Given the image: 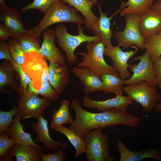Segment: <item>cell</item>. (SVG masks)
I'll return each mask as SVG.
<instances>
[{
	"label": "cell",
	"mask_w": 161,
	"mask_h": 161,
	"mask_svg": "<svg viewBox=\"0 0 161 161\" xmlns=\"http://www.w3.org/2000/svg\"><path fill=\"white\" fill-rule=\"evenodd\" d=\"M153 64L156 78V85L161 91V56Z\"/></svg>",
	"instance_id": "f35d334b"
},
{
	"label": "cell",
	"mask_w": 161,
	"mask_h": 161,
	"mask_svg": "<svg viewBox=\"0 0 161 161\" xmlns=\"http://www.w3.org/2000/svg\"><path fill=\"white\" fill-rule=\"evenodd\" d=\"M42 150L32 145L17 143L9 150L10 157H15L16 161H41Z\"/></svg>",
	"instance_id": "d6986e66"
},
{
	"label": "cell",
	"mask_w": 161,
	"mask_h": 161,
	"mask_svg": "<svg viewBox=\"0 0 161 161\" xmlns=\"http://www.w3.org/2000/svg\"><path fill=\"white\" fill-rule=\"evenodd\" d=\"M103 128H96L84 136L86 159L89 161H112L113 157L109 154L107 135L103 134Z\"/></svg>",
	"instance_id": "5b68a950"
},
{
	"label": "cell",
	"mask_w": 161,
	"mask_h": 161,
	"mask_svg": "<svg viewBox=\"0 0 161 161\" xmlns=\"http://www.w3.org/2000/svg\"><path fill=\"white\" fill-rule=\"evenodd\" d=\"M153 2L148 0H128L126 3L122 4L119 10L126 7L121 11L120 15L123 16L134 14L141 17Z\"/></svg>",
	"instance_id": "83f0119b"
},
{
	"label": "cell",
	"mask_w": 161,
	"mask_h": 161,
	"mask_svg": "<svg viewBox=\"0 0 161 161\" xmlns=\"http://www.w3.org/2000/svg\"><path fill=\"white\" fill-rule=\"evenodd\" d=\"M11 34L7 27L1 22L0 24V41H6L10 37Z\"/></svg>",
	"instance_id": "ab89813d"
},
{
	"label": "cell",
	"mask_w": 161,
	"mask_h": 161,
	"mask_svg": "<svg viewBox=\"0 0 161 161\" xmlns=\"http://www.w3.org/2000/svg\"><path fill=\"white\" fill-rule=\"evenodd\" d=\"M98 0H90L92 3V6H94V5H95L96 4V3L97 1H98Z\"/></svg>",
	"instance_id": "7bdbcfd3"
},
{
	"label": "cell",
	"mask_w": 161,
	"mask_h": 161,
	"mask_svg": "<svg viewBox=\"0 0 161 161\" xmlns=\"http://www.w3.org/2000/svg\"><path fill=\"white\" fill-rule=\"evenodd\" d=\"M37 119V122L32 124L33 129L37 134L35 142H41L48 150L52 151H55L59 147L62 146L64 143L61 141H56L50 137L48 121L42 115Z\"/></svg>",
	"instance_id": "ac0fdd59"
},
{
	"label": "cell",
	"mask_w": 161,
	"mask_h": 161,
	"mask_svg": "<svg viewBox=\"0 0 161 161\" xmlns=\"http://www.w3.org/2000/svg\"><path fill=\"white\" fill-rule=\"evenodd\" d=\"M16 40L25 53L33 51L39 52L41 47L39 39L29 33H22L17 36Z\"/></svg>",
	"instance_id": "f546056e"
},
{
	"label": "cell",
	"mask_w": 161,
	"mask_h": 161,
	"mask_svg": "<svg viewBox=\"0 0 161 161\" xmlns=\"http://www.w3.org/2000/svg\"><path fill=\"white\" fill-rule=\"evenodd\" d=\"M55 35V31L52 29L47 28L44 31L43 41L39 52L49 62L53 61L60 65H65L67 58L56 46Z\"/></svg>",
	"instance_id": "7c38bea8"
},
{
	"label": "cell",
	"mask_w": 161,
	"mask_h": 161,
	"mask_svg": "<svg viewBox=\"0 0 161 161\" xmlns=\"http://www.w3.org/2000/svg\"><path fill=\"white\" fill-rule=\"evenodd\" d=\"M149 8L161 11V0H157L153 2L150 6Z\"/></svg>",
	"instance_id": "60d3db41"
},
{
	"label": "cell",
	"mask_w": 161,
	"mask_h": 161,
	"mask_svg": "<svg viewBox=\"0 0 161 161\" xmlns=\"http://www.w3.org/2000/svg\"><path fill=\"white\" fill-rule=\"evenodd\" d=\"M149 1H152V2H154V1L155 0H148Z\"/></svg>",
	"instance_id": "f6af8a7d"
},
{
	"label": "cell",
	"mask_w": 161,
	"mask_h": 161,
	"mask_svg": "<svg viewBox=\"0 0 161 161\" xmlns=\"http://www.w3.org/2000/svg\"><path fill=\"white\" fill-rule=\"evenodd\" d=\"M60 0H34L32 3L22 7L21 10L24 12L28 10L36 9L46 13L56 1Z\"/></svg>",
	"instance_id": "836d02e7"
},
{
	"label": "cell",
	"mask_w": 161,
	"mask_h": 161,
	"mask_svg": "<svg viewBox=\"0 0 161 161\" xmlns=\"http://www.w3.org/2000/svg\"><path fill=\"white\" fill-rule=\"evenodd\" d=\"M125 16L126 25L124 30L116 32L114 35L118 42L117 46L125 48H132L134 45L143 50L145 38L140 30L141 17L134 14Z\"/></svg>",
	"instance_id": "ba28073f"
},
{
	"label": "cell",
	"mask_w": 161,
	"mask_h": 161,
	"mask_svg": "<svg viewBox=\"0 0 161 161\" xmlns=\"http://www.w3.org/2000/svg\"><path fill=\"white\" fill-rule=\"evenodd\" d=\"M106 47L104 42L100 40L87 42V52L80 53L82 61L76 66L88 68L101 79L102 75L115 71L112 66L109 65L104 59V52Z\"/></svg>",
	"instance_id": "277c9868"
},
{
	"label": "cell",
	"mask_w": 161,
	"mask_h": 161,
	"mask_svg": "<svg viewBox=\"0 0 161 161\" xmlns=\"http://www.w3.org/2000/svg\"><path fill=\"white\" fill-rule=\"evenodd\" d=\"M17 143L6 131L0 134V158L8 155L10 149Z\"/></svg>",
	"instance_id": "d590c367"
},
{
	"label": "cell",
	"mask_w": 161,
	"mask_h": 161,
	"mask_svg": "<svg viewBox=\"0 0 161 161\" xmlns=\"http://www.w3.org/2000/svg\"><path fill=\"white\" fill-rule=\"evenodd\" d=\"M24 56L22 69L31 79L34 88L39 89L44 82L49 81L48 66L46 59L36 51L25 53Z\"/></svg>",
	"instance_id": "52a82bcc"
},
{
	"label": "cell",
	"mask_w": 161,
	"mask_h": 161,
	"mask_svg": "<svg viewBox=\"0 0 161 161\" xmlns=\"http://www.w3.org/2000/svg\"><path fill=\"white\" fill-rule=\"evenodd\" d=\"M71 106L75 113V118L69 125L77 134L84 137L89 132L97 128L123 125L134 128L140 119L128 113L126 110L112 108L93 113L84 109L77 99H74Z\"/></svg>",
	"instance_id": "6da1fadb"
},
{
	"label": "cell",
	"mask_w": 161,
	"mask_h": 161,
	"mask_svg": "<svg viewBox=\"0 0 161 161\" xmlns=\"http://www.w3.org/2000/svg\"><path fill=\"white\" fill-rule=\"evenodd\" d=\"M100 16L97 20L91 27L90 29L95 35L98 36L104 43L106 47L111 46L112 31L110 29L112 17H108L103 12L100 4H97Z\"/></svg>",
	"instance_id": "44dd1931"
},
{
	"label": "cell",
	"mask_w": 161,
	"mask_h": 161,
	"mask_svg": "<svg viewBox=\"0 0 161 161\" xmlns=\"http://www.w3.org/2000/svg\"><path fill=\"white\" fill-rule=\"evenodd\" d=\"M5 0H0V4L4 3Z\"/></svg>",
	"instance_id": "ee69618b"
},
{
	"label": "cell",
	"mask_w": 161,
	"mask_h": 161,
	"mask_svg": "<svg viewBox=\"0 0 161 161\" xmlns=\"http://www.w3.org/2000/svg\"><path fill=\"white\" fill-rule=\"evenodd\" d=\"M134 60H139V62L137 64L130 65L129 68L133 74L128 79L124 80V84L131 85L145 81L156 86V78L153 63L148 52L146 50L143 54L137 56Z\"/></svg>",
	"instance_id": "30bf717a"
},
{
	"label": "cell",
	"mask_w": 161,
	"mask_h": 161,
	"mask_svg": "<svg viewBox=\"0 0 161 161\" xmlns=\"http://www.w3.org/2000/svg\"><path fill=\"white\" fill-rule=\"evenodd\" d=\"M70 103L63 100L60 101V106L58 109H53L52 114L50 128L54 129L63 125L70 124L74 119L69 111Z\"/></svg>",
	"instance_id": "cb8c5ba5"
},
{
	"label": "cell",
	"mask_w": 161,
	"mask_h": 161,
	"mask_svg": "<svg viewBox=\"0 0 161 161\" xmlns=\"http://www.w3.org/2000/svg\"><path fill=\"white\" fill-rule=\"evenodd\" d=\"M61 0L74 7L82 14L85 19V24L89 29L98 19L92 12L91 8L93 6L90 0Z\"/></svg>",
	"instance_id": "484cf974"
},
{
	"label": "cell",
	"mask_w": 161,
	"mask_h": 161,
	"mask_svg": "<svg viewBox=\"0 0 161 161\" xmlns=\"http://www.w3.org/2000/svg\"><path fill=\"white\" fill-rule=\"evenodd\" d=\"M133 101L128 96L123 95H116L114 98L103 101L93 100L87 95L83 97V100L84 106L92 109H97L99 111L112 108L126 110L127 107Z\"/></svg>",
	"instance_id": "5bb4252c"
},
{
	"label": "cell",
	"mask_w": 161,
	"mask_h": 161,
	"mask_svg": "<svg viewBox=\"0 0 161 161\" xmlns=\"http://www.w3.org/2000/svg\"><path fill=\"white\" fill-rule=\"evenodd\" d=\"M140 28L145 38L161 32V11L148 8L141 17Z\"/></svg>",
	"instance_id": "e0dca14e"
},
{
	"label": "cell",
	"mask_w": 161,
	"mask_h": 161,
	"mask_svg": "<svg viewBox=\"0 0 161 161\" xmlns=\"http://www.w3.org/2000/svg\"><path fill=\"white\" fill-rule=\"evenodd\" d=\"M78 11L61 0L54 3L45 13L41 21L29 30V33L38 39L44 31L53 24L64 22L85 24L84 18L79 15Z\"/></svg>",
	"instance_id": "7a4b0ae2"
},
{
	"label": "cell",
	"mask_w": 161,
	"mask_h": 161,
	"mask_svg": "<svg viewBox=\"0 0 161 161\" xmlns=\"http://www.w3.org/2000/svg\"><path fill=\"white\" fill-rule=\"evenodd\" d=\"M16 72L10 61L6 60L0 65V91L6 93L5 88L17 91L18 87L15 77Z\"/></svg>",
	"instance_id": "603a6c76"
},
{
	"label": "cell",
	"mask_w": 161,
	"mask_h": 161,
	"mask_svg": "<svg viewBox=\"0 0 161 161\" xmlns=\"http://www.w3.org/2000/svg\"><path fill=\"white\" fill-rule=\"evenodd\" d=\"M7 43L12 58L16 63L22 66L25 60V52L18 42L13 38L9 40Z\"/></svg>",
	"instance_id": "d6a6232c"
},
{
	"label": "cell",
	"mask_w": 161,
	"mask_h": 161,
	"mask_svg": "<svg viewBox=\"0 0 161 161\" xmlns=\"http://www.w3.org/2000/svg\"><path fill=\"white\" fill-rule=\"evenodd\" d=\"M0 20L8 29L11 37L16 40L20 33L29 32V30L24 28L23 23L16 8L7 7L5 2L0 4Z\"/></svg>",
	"instance_id": "4fadbf2b"
},
{
	"label": "cell",
	"mask_w": 161,
	"mask_h": 161,
	"mask_svg": "<svg viewBox=\"0 0 161 161\" xmlns=\"http://www.w3.org/2000/svg\"><path fill=\"white\" fill-rule=\"evenodd\" d=\"M144 46L154 63L161 56V32L146 38Z\"/></svg>",
	"instance_id": "f1b7e54d"
},
{
	"label": "cell",
	"mask_w": 161,
	"mask_h": 161,
	"mask_svg": "<svg viewBox=\"0 0 161 161\" xmlns=\"http://www.w3.org/2000/svg\"><path fill=\"white\" fill-rule=\"evenodd\" d=\"M10 62L14 67L16 75L18 78L19 82V85L17 92L20 96L27 92L28 86L31 80L27 74L23 71L22 65L18 64L14 60Z\"/></svg>",
	"instance_id": "1f68e13d"
},
{
	"label": "cell",
	"mask_w": 161,
	"mask_h": 161,
	"mask_svg": "<svg viewBox=\"0 0 161 161\" xmlns=\"http://www.w3.org/2000/svg\"><path fill=\"white\" fill-rule=\"evenodd\" d=\"M17 112L16 108L6 112L0 111V134L6 131L8 127L13 121L14 116Z\"/></svg>",
	"instance_id": "e575fe53"
},
{
	"label": "cell",
	"mask_w": 161,
	"mask_h": 161,
	"mask_svg": "<svg viewBox=\"0 0 161 161\" xmlns=\"http://www.w3.org/2000/svg\"><path fill=\"white\" fill-rule=\"evenodd\" d=\"M132 48L134 49L123 51L120 47L112 45L106 47L104 52V55L108 56L112 60V66L114 71L118 72L120 76L123 79L129 78L131 76V74L128 70L130 64L128 61L138 50V47L136 46Z\"/></svg>",
	"instance_id": "8fae6325"
},
{
	"label": "cell",
	"mask_w": 161,
	"mask_h": 161,
	"mask_svg": "<svg viewBox=\"0 0 161 161\" xmlns=\"http://www.w3.org/2000/svg\"><path fill=\"white\" fill-rule=\"evenodd\" d=\"M117 147L120 153V161H141L144 159L151 158L158 160L161 159V152L155 149H150L138 151H132L128 149L120 140L117 142Z\"/></svg>",
	"instance_id": "ffe728a7"
},
{
	"label": "cell",
	"mask_w": 161,
	"mask_h": 161,
	"mask_svg": "<svg viewBox=\"0 0 161 161\" xmlns=\"http://www.w3.org/2000/svg\"><path fill=\"white\" fill-rule=\"evenodd\" d=\"M51 102L27 91L20 96L17 105V112L21 119L38 118L44 114Z\"/></svg>",
	"instance_id": "9c48e42d"
},
{
	"label": "cell",
	"mask_w": 161,
	"mask_h": 161,
	"mask_svg": "<svg viewBox=\"0 0 161 161\" xmlns=\"http://www.w3.org/2000/svg\"><path fill=\"white\" fill-rule=\"evenodd\" d=\"M72 71L83 85L85 94L102 91V83L101 78L90 69L86 67L74 66L72 68Z\"/></svg>",
	"instance_id": "9a60e30c"
},
{
	"label": "cell",
	"mask_w": 161,
	"mask_h": 161,
	"mask_svg": "<svg viewBox=\"0 0 161 161\" xmlns=\"http://www.w3.org/2000/svg\"><path fill=\"white\" fill-rule=\"evenodd\" d=\"M3 59L10 61H13L11 57L7 43L6 41H0V60Z\"/></svg>",
	"instance_id": "74e56055"
},
{
	"label": "cell",
	"mask_w": 161,
	"mask_h": 161,
	"mask_svg": "<svg viewBox=\"0 0 161 161\" xmlns=\"http://www.w3.org/2000/svg\"><path fill=\"white\" fill-rule=\"evenodd\" d=\"M67 145L66 142L64 143L61 149L57 152L53 154L42 153L41 156V161H63L67 159L66 154L62 149Z\"/></svg>",
	"instance_id": "8d00e7d4"
},
{
	"label": "cell",
	"mask_w": 161,
	"mask_h": 161,
	"mask_svg": "<svg viewBox=\"0 0 161 161\" xmlns=\"http://www.w3.org/2000/svg\"><path fill=\"white\" fill-rule=\"evenodd\" d=\"M102 91L104 93H111L116 95H123L124 80L119 76L118 73L114 71L102 75Z\"/></svg>",
	"instance_id": "d4e9b609"
},
{
	"label": "cell",
	"mask_w": 161,
	"mask_h": 161,
	"mask_svg": "<svg viewBox=\"0 0 161 161\" xmlns=\"http://www.w3.org/2000/svg\"><path fill=\"white\" fill-rule=\"evenodd\" d=\"M154 111L156 113L161 112V95L160 101L158 105L155 108Z\"/></svg>",
	"instance_id": "b9f144b4"
},
{
	"label": "cell",
	"mask_w": 161,
	"mask_h": 161,
	"mask_svg": "<svg viewBox=\"0 0 161 161\" xmlns=\"http://www.w3.org/2000/svg\"><path fill=\"white\" fill-rule=\"evenodd\" d=\"M27 91L38 95H41L43 98L47 99L51 101H56L59 98V95L52 87L49 81L44 82L41 88L37 90L34 88L31 81L28 86Z\"/></svg>",
	"instance_id": "4dcf8cb0"
},
{
	"label": "cell",
	"mask_w": 161,
	"mask_h": 161,
	"mask_svg": "<svg viewBox=\"0 0 161 161\" xmlns=\"http://www.w3.org/2000/svg\"><path fill=\"white\" fill-rule=\"evenodd\" d=\"M65 136L73 146L75 150V157L78 158L80 154L85 153L86 146L84 138L77 134L71 129L62 125L54 129Z\"/></svg>",
	"instance_id": "4316f807"
},
{
	"label": "cell",
	"mask_w": 161,
	"mask_h": 161,
	"mask_svg": "<svg viewBox=\"0 0 161 161\" xmlns=\"http://www.w3.org/2000/svg\"><path fill=\"white\" fill-rule=\"evenodd\" d=\"M81 25H77L78 34L77 35L70 34L64 24L57 26L54 30L59 45L65 51L67 62L71 66L74 65L78 61V58L75 54L74 52L79 46L83 42L95 41L100 40L97 35L88 36L84 34L83 32L84 27Z\"/></svg>",
	"instance_id": "3957f363"
},
{
	"label": "cell",
	"mask_w": 161,
	"mask_h": 161,
	"mask_svg": "<svg viewBox=\"0 0 161 161\" xmlns=\"http://www.w3.org/2000/svg\"><path fill=\"white\" fill-rule=\"evenodd\" d=\"M48 74L49 81L51 86L59 95L61 94L70 80L67 67L50 62Z\"/></svg>",
	"instance_id": "2e32d148"
},
{
	"label": "cell",
	"mask_w": 161,
	"mask_h": 161,
	"mask_svg": "<svg viewBox=\"0 0 161 161\" xmlns=\"http://www.w3.org/2000/svg\"><path fill=\"white\" fill-rule=\"evenodd\" d=\"M123 90L127 95L139 103L148 112H151L160 100L161 95L157 92L156 85L147 81L126 85Z\"/></svg>",
	"instance_id": "8992f818"
},
{
	"label": "cell",
	"mask_w": 161,
	"mask_h": 161,
	"mask_svg": "<svg viewBox=\"0 0 161 161\" xmlns=\"http://www.w3.org/2000/svg\"><path fill=\"white\" fill-rule=\"evenodd\" d=\"M21 116L17 112L14 116L13 121L6 131L8 135L17 143L32 145L44 151L43 147L37 145L33 141L31 134L24 131V126L21 123Z\"/></svg>",
	"instance_id": "7402d4cb"
}]
</instances>
